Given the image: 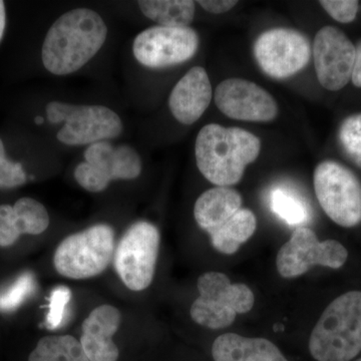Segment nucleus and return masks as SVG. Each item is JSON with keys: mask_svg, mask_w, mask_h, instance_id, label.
Listing matches in <instances>:
<instances>
[{"mask_svg": "<svg viewBox=\"0 0 361 361\" xmlns=\"http://www.w3.org/2000/svg\"><path fill=\"white\" fill-rule=\"evenodd\" d=\"M108 28L96 11L78 8L61 16L49 28L42 45L44 68L56 75L75 73L96 56Z\"/></svg>", "mask_w": 361, "mask_h": 361, "instance_id": "nucleus-1", "label": "nucleus"}, {"mask_svg": "<svg viewBox=\"0 0 361 361\" xmlns=\"http://www.w3.org/2000/svg\"><path fill=\"white\" fill-rule=\"evenodd\" d=\"M260 149V140L248 130L210 123L197 135L195 155L199 171L209 182L230 187L241 180Z\"/></svg>", "mask_w": 361, "mask_h": 361, "instance_id": "nucleus-2", "label": "nucleus"}, {"mask_svg": "<svg viewBox=\"0 0 361 361\" xmlns=\"http://www.w3.org/2000/svg\"><path fill=\"white\" fill-rule=\"evenodd\" d=\"M310 351L317 361H350L361 351V291L337 297L311 332Z\"/></svg>", "mask_w": 361, "mask_h": 361, "instance_id": "nucleus-3", "label": "nucleus"}, {"mask_svg": "<svg viewBox=\"0 0 361 361\" xmlns=\"http://www.w3.org/2000/svg\"><path fill=\"white\" fill-rule=\"evenodd\" d=\"M199 297L194 301L190 314L194 322L210 329L230 326L237 314H244L253 308L255 296L245 284H232L223 273H204L197 283Z\"/></svg>", "mask_w": 361, "mask_h": 361, "instance_id": "nucleus-4", "label": "nucleus"}, {"mask_svg": "<svg viewBox=\"0 0 361 361\" xmlns=\"http://www.w3.org/2000/svg\"><path fill=\"white\" fill-rule=\"evenodd\" d=\"M115 253V233L106 224H97L70 235L54 252V265L61 276L87 279L102 274Z\"/></svg>", "mask_w": 361, "mask_h": 361, "instance_id": "nucleus-5", "label": "nucleus"}, {"mask_svg": "<svg viewBox=\"0 0 361 361\" xmlns=\"http://www.w3.org/2000/svg\"><path fill=\"white\" fill-rule=\"evenodd\" d=\"M313 184L325 214L341 227L361 223V183L353 171L336 161H324L315 168Z\"/></svg>", "mask_w": 361, "mask_h": 361, "instance_id": "nucleus-6", "label": "nucleus"}, {"mask_svg": "<svg viewBox=\"0 0 361 361\" xmlns=\"http://www.w3.org/2000/svg\"><path fill=\"white\" fill-rule=\"evenodd\" d=\"M160 250L158 228L140 221L125 232L114 253V264L123 283L132 291H142L152 284Z\"/></svg>", "mask_w": 361, "mask_h": 361, "instance_id": "nucleus-7", "label": "nucleus"}, {"mask_svg": "<svg viewBox=\"0 0 361 361\" xmlns=\"http://www.w3.org/2000/svg\"><path fill=\"white\" fill-rule=\"evenodd\" d=\"M47 115L52 123H65L56 137L68 146L114 139L123 130L120 116L104 106H75L51 102L47 106Z\"/></svg>", "mask_w": 361, "mask_h": 361, "instance_id": "nucleus-8", "label": "nucleus"}, {"mask_svg": "<svg viewBox=\"0 0 361 361\" xmlns=\"http://www.w3.org/2000/svg\"><path fill=\"white\" fill-rule=\"evenodd\" d=\"M85 161L75 168V178L87 191H104L111 180H132L142 172L139 154L129 146L114 148L108 142L90 145L85 152Z\"/></svg>", "mask_w": 361, "mask_h": 361, "instance_id": "nucleus-9", "label": "nucleus"}, {"mask_svg": "<svg viewBox=\"0 0 361 361\" xmlns=\"http://www.w3.org/2000/svg\"><path fill=\"white\" fill-rule=\"evenodd\" d=\"M312 49L302 32L286 27L272 28L259 35L254 56L261 70L276 80L296 75L310 63Z\"/></svg>", "mask_w": 361, "mask_h": 361, "instance_id": "nucleus-10", "label": "nucleus"}, {"mask_svg": "<svg viewBox=\"0 0 361 361\" xmlns=\"http://www.w3.org/2000/svg\"><path fill=\"white\" fill-rule=\"evenodd\" d=\"M348 252L336 240L319 241L310 228L299 227L278 251V272L284 278L301 276L315 265L338 269L345 264Z\"/></svg>", "mask_w": 361, "mask_h": 361, "instance_id": "nucleus-11", "label": "nucleus"}, {"mask_svg": "<svg viewBox=\"0 0 361 361\" xmlns=\"http://www.w3.org/2000/svg\"><path fill=\"white\" fill-rule=\"evenodd\" d=\"M198 47L199 37L193 28L157 25L135 37L133 51L142 66L163 68L189 61Z\"/></svg>", "mask_w": 361, "mask_h": 361, "instance_id": "nucleus-12", "label": "nucleus"}, {"mask_svg": "<svg viewBox=\"0 0 361 361\" xmlns=\"http://www.w3.org/2000/svg\"><path fill=\"white\" fill-rule=\"evenodd\" d=\"M313 61L318 82L324 89L336 92L348 84L353 75L355 45L334 26H324L315 35Z\"/></svg>", "mask_w": 361, "mask_h": 361, "instance_id": "nucleus-13", "label": "nucleus"}, {"mask_svg": "<svg viewBox=\"0 0 361 361\" xmlns=\"http://www.w3.org/2000/svg\"><path fill=\"white\" fill-rule=\"evenodd\" d=\"M215 104L225 116L247 122H270L278 115L276 101L258 85L242 78L223 80L215 92Z\"/></svg>", "mask_w": 361, "mask_h": 361, "instance_id": "nucleus-14", "label": "nucleus"}, {"mask_svg": "<svg viewBox=\"0 0 361 361\" xmlns=\"http://www.w3.org/2000/svg\"><path fill=\"white\" fill-rule=\"evenodd\" d=\"M122 315L118 308L101 305L82 322L80 342L90 361H116L120 351L113 336L120 329Z\"/></svg>", "mask_w": 361, "mask_h": 361, "instance_id": "nucleus-15", "label": "nucleus"}, {"mask_svg": "<svg viewBox=\"0 0 361 361\" xmlns=\"http://www.w3.org/2000/svg\"><path fill=\"white\" fill-rule=\"evenodd\" d=\"M212 96V85L205 68L195 66L175 85L169 97V106L176 120L192 125L205 113Z\"/></svg>", "mask_w": 361, "mask_h": 361, "instance_id": "nucleus-16", "label": "nucleus"}, {"mask_svg": "<svg viewBox=\"0 0 361 361\" xmlns=\"http://www.w3.org/2000/svg\"><path fill=\"white\" fill-rule=\"evenodd\" d=\"M49 225L47 209L35 199L25 197L13 206L0 205V247L13 246L23 234H42Z\"/></svg>", "mask_w": 361, "mask_h": 361, "instance_id": "nucleus-17", "label": "nucleus"}, {"mask_svg": "<svg viewBox=\"0 0 361 361\" xmlns=\"http://www.w3.org/2000/svg\"><path fill=\"white\" fill-rule=\"evenodd\" d=\"M214 361H288L273 342L226 334L214 341Z\"/></svg>", "mask_w": 361, "mask_h": 361, "instance_id": "nucleus-18", "label": "nucleus"}, {"mask_svg": "<svg viewBox=\"0 0 361 361\" xmlns=\"http://www.w3.org/2000/svg\"><path fill=\"white\" fill-rule=\"evenodd\" d=\"M242 206V197L230 187H215L204 192L196 201L194 217L207 233H212L227 222Z\"/></svg>", "mask_w": 361, "mask_h": 361, "instance_id": "nucleus-19", "label": "nucleus"}, {"mask_svg": "<svg viewBox=\"0 0 361 361\" xmlns=\"http://www.w3.org/2000/svg\"><path fill=\"white\" fill-rule=\"evenodd\" d=\"M256 228L257 219L254 213L249 209L241 208L227 222L209 235L216 250L231 255L253 236Z\"/></svg>", "mask_w": 361, "mask_h": 361, "instance_id": "nucleus-20", "label": "nucleus"}, {"mask_svg": "<svg viewBox=\"0 0 361 361\" xmlns=\"http://www.w3.org/2000/svg\"><path fill=\"white\" fill-rule=\"evenodd\" d=\"M137 4L144 16L165 27H189L194 20L191 0H141Z\"/></svg>", "mask_w": 361, "mask_h": 361, "instance_id": "nucleus-21", "label": "nucleus"}, {"mask_svg": "<svg viewBox=\"0 0 361 361\" xmlns=\"http://www.w3.org/2000/svg\"><path fill=\"white\" fill-rule=\"evenodd\" d=\"M28 361H90L82 344L71 336L42 337Z\"/></svg>", "mask_w": 361, "mask_h": 361, "instance_id": "nucleus-22", "label": "nucleus"}, {"mask_svg": "<svg viewBox=\"0 0 361 361\" xmlns=\"http://www.w3.org/2000/svg\"><path fill=\"white\" fill-rule=\"evenodd\" d=\"M272 212L289 225H301L310 218V209L305 202L285 188H275L270 195Z\"/></svg>", "mask_w": 361, "mask_h": 361, "instance_id": "nucleus-23", "label": "nucleus"}, {"mask_svg": "<svg viewBox=\"0 0 361 361\" xmlns=\"http://www.w3.org/2000/svg\"><path fill=\"white\" fill-rule=\"evenodd\" d=\"M338 137L346 155L361 167V114L348 116L343 121Z\"/></svg>", "mask_w": 361, "mask_h": 361, "instance_id": "nucleus-24", "label": "nucleus"}, {"mask_svg": "<svg viewBox=\"0 0 361 361\" xmlns=\"http://www.w3.org/2000/svg\"><path fill=\"white\" fill-rule=\"evenodd\" d=\"M35 286V277L32 273L26 272L21 275L9 288L0 293V311L6 312L16 310L26 297L32 294Z\"/></svg>", "mask_w": 361, "mask_h": 361, "instance_id": "nucleus-25", "label": "nucleus"}, {"mask_svg": "<svg viewBox=\"0 0 361 361\" xmlns=\"http://www.w3.org/2000/svg\"><path fill=\"white\" fill-rule=\"evenodd\" d=\"M71 292L68 287L59 286L52 291L49 298V310L47 316L49 329H56L61 326L65 318L66 307L70 302Z\"/></svg>", "mask_w": 361, "mask_h": 361, "instance_id": "nucleus-26", "label": "nucleus"}, {"mask_svg": "<svg viewBox=\"0 0 361 361\" xmlns=\"http://www.w3.org/2000/svg\"><path fill=\"white\" fill-rule=\"evenodd\" d=\"M26 182L23 166L7 160L4 142L0 139V188H16Z\"/></svg>", "mask_w": 361, "mask_h": 361, "instance_id": "nucleus-27", "label": "nucleus"}, {"mask_svg": "<svg viewBox=\"0 0 361 361\" xmlns=\"http://www.w3.org/2000/svg\"><path fill=\"white\" fill-rule=\"evenodd\" d=\"M319 4L334 20L341 23H353L360 9V2L356 0H322Z\"/></svg>", "mask_w": 361, "mask_h": 361, "instance_id": "nucleus-28", "label": "nucleus"}, {"mask_svg": "<svg viewBox=\"0 0 361 361\" xmlns=\"http://www.w3.org/2000/svg\"><path fill=\"white\" fill-rule=\"evenodd\" d=\"M198 4L211 13H224L231 11L238 1L233 0H199Z\"/></svg>", "mask_w": 361, "mask_h": 361, "instance_id": "nucleus-29", "label": "nucleus"}, {"mask_svg": "<svg viewBox=\"0 0 361 361\" xmlns=\"http://www.w3.org/2000/svg\"><path fill=\"white\" fill-rule=\"evenodd\" d=\"M351 82L356 87H361V39L355 45V66H353Z\"/></svg>", "mask_w": 361, "mask_h": 361, "instance_id": "nucleus-30", "label": "nucleus"}, {"mask_svg": "<svg viewBox=\"0 0 361 361\" xmlns=\"http://www.w3.org/2000/svg\"><path fill=\"white\" fill-rule=\"evenodd\" d=\"M6 25V6L4 2L0 0V39L4 37V30Z\"/></svg>", "mask_w": 361, "mask_h": 361, "instance_id": "nucleus-31", "label": "nucleus"}, {"mask_svg": "<svg viewBox=\"0 0 361 361\" xmlns=\"http://www.w3.org/2000/svg\"><path fill=\"white\" fill-rule=\"evenodd\" d=\"M35 121L37 125H42V123L44 122V118H42V116H37Z\"/></svg>", "mask_w": 361, "mask_h": 361, "instance_id": "nucleus-32", "label": "nucleus"}, {"mask_svg": "<svg viewBox=\"0 0 361 361\" xmlns=\"http://www.w3.org/2000/svg\"><path fill=\"white\" fill-rule=\"evenodd\" d=\"M356 361H361V358H360V360H356Z\"/></svg>", "mask_w": 361, "mask_h": 361, "instance_id": "nucleus-33", "label": "nucleus"}]
</instances>
